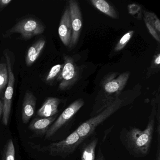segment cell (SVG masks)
<instances>
[{
    "label": "cell",
    "instance_id": "1",
    "mask_svg": "<svg viewBox=\"0 0 160 160\" xmlns=\"http://www.w3.org/2000/svg\"><path fill=\"white\" fill-rule=\"evenodd\" d=\"M156 106L153 105L148 117L146 129L141 131L135 127L123 128L120 134V139L123 147L132 156L145 157L150 150L156 119Z\"/></svg>",
    "mask_w": 160,
    "mask_h": 160
},
{
    "label": "cell",
    "instance_id": "2",
    "mask_svg": "<svg viewBox=\"0 0 160 160\" xmlns=\"http://www.w3.org/2000/svg\"><path fill=\"white\" fill-rule=\"evenodd\" d=\"M123 106L124 101L118 97L111 104L98 115L92 117L82 123L76 131L82 139L85 140L94 133L98 126Z\"/></svg>",
    "mask_w": 160,
    "mask_h": 160
},
{
    "label": "cell",
    "instance_id": "3",
    "mask_svg": "<svg viewBox=\"0 0 160 160\" xmlns=\"http://www.w3.org/2000/svg\"><path fill=\"white\" fill-rule=\"evenodd\" d=\"M84 140L80 137L75 130L62 141L37 148L40 151L48 152L51 156L65 158L73 153Z\"/></svg>",
    "mask_w": 160,
    "mask_h": 160
},
{
    "label": "cell",
    "instance_id": "4",
    "mask_svg": "<svg viewBox=\"0 0 160 160\" xmlns=\"http://www.w3.org/2000/svg\"><path fill=\"white\" fill-rule=\"evenodd\" d=\"M45 27L38 19L33 18H25L19 21L13 27L6 32L3 37H8L12 34L18 33L20 38L28 40L36 35L43 33Z\"/></svg>",
    "mask_w": 160,
    "mask_h": 160
},
{
    "label": "cell",
    "instance_id": "5",
    "mask_svg": "<svg viewBox=\"0 0 160 160\" xmlns=\"http://www.w3.org/2000/svg\"><path fill=\"white\" fill-rule=\"evenodd\" d=\"M63 68L57 80L59 81L58 88L60 91H65L72 87L78 80L79 76V68L77 66L73 59L64 55Z\"/></svg>",
    "mask_w": 160,
    "mask_h": 160
},
{
    "label": "cell",
    "instance_id": "6",
    "mask_svg": "<svg viewBox=\"0 0 160 160\" xmlns=\"http://www.w3.org/2000/svg\"><path fill=\"white\" fill-rule=\"evenodd\" d=\"M6 59V65L8 73V82L7 88L5 89L3 97V113H2V122L4 126H7L9 123L12 109V101L14 93V75L12 71V62L8 52H4Z\"/></svg>",
    "mask_w": 160,
    "mask_h": 160
},
{
    "label": "cell",
    "instance_id": "7",
    "mask_svg": "<svg viewBox=\"0 0 160 160\" xmlns=\"http://www.w3.org/2000/svg\"><path fill=\"white\" fill-rule=\"evenodd\" d=\"M85 104L82 99H78L71 103L51 124L45 134V138H50L60 129L73 118L76 114Z\"/></svg>",
    "mask_w": 160,
    "mask_h": 160
},
{
    "label": "cell",
    "instance_id": "8",
    "mask_svg": "<svg viewBox=\"0 0 160 160\" xmlns=\"http://www.w3.org/2000/svg\"><path fill=\"white\" fill-rule=\"evenodd\" d=\"M69 8L71 16L72 27V35L70 48L75 47L78 42L82 30V16L80 7L78 2L75 0H70L69 2Z\"/></svg>",
    "mask_w": 160,
    "mask_h": 160
},
{
    "label": "cell",
    "instance_id": "9",
    "mask_svg": "<svg viewBox=\"0 0 160 160\" xmlns=\"http://www.w3.org/2000/svg\"><path fill=\"white\" fill-rule=\"evenodd\" d=\"M60 39L65 46L69 47L72 35V27L69 6L65 8L61 18L58 28Z\"/></svg>",
    "mask_w": 160,
    "mask_h": 160
},
{
    "label": "cell",
    "instance_id": "10",
    "mask_svg": "<svg viewBox=\"0 0 160 160\" xmlns=\"http://www.w3.org/2000/svg\"><path fill=\"white\" fill-rule=\"evenodd\" d=\"M36 105V98L32 92L27 90L23 99L22 119L24 123L29 122L34 115Z\"/></svg>",
    "mask_w": 160,
    "mask_h": 160
},
{
    "label": "cell",
    "instance_id": "11",
    "mask_svg": "<svg viewBox=\"0 0 160 160\" xmlns=\"http://www.w3.org/2000/svg\"><path fill=\"white\" fill-rule=\"evenodd\" d=\"M93 134L85 139L80 145L81 160H95L98 139L95 134Z\"/></svg>",
    "mask_w": 160,
    "mask_h": 160
},
{
    "label": "cell",
    "instance_id": "12",
    "mask_svg": "<svg viewBox=\"0 0 160 160\" xmlns=\"http://www.w3.org/2000/svg\"><path fill=\"white\" fill-rule=\"evenodd\" d=\"M61 101L56 97H48L37 111V115L41 118H49L57 115Z\"/></svg>",
    "mask_w": 160,
    "mask_h": 160
},
{
    "label": "cell",
    "instance_id": "13",
    "mask_svg": "<svg viewBox=\"0 0 160 160\" xmlns=\"http://www.w3.org/2000/svg\"><path fill=\"white\" fill-rule=\"evenodd\" d=\"M58 115L49 118H36L31 122L29 128L37 134L45 135L51 124L57 119Z\"/></svg>",
    "mask_w": 160,
    "mask_h": 160
},
{
    "label": "cell",
    "instance_id": "14",
    "mask_svg": "<svg viewBox=\"0 0 160 160\" xmlns=\"http://www.w3.org/2000/svg\"><path fill=\"white\" fill-rule=\"evenodd\" d=\"M46 43L45 40L42 38L29 48L26 57V63L27 66H31L37 60L44 48Z\"/></svg>",
    "mask_w": 160,
    "mask_h": 160
},
{
    "label": "cell",
    "instance_id": "15",
    "mask_svg": "<svg viewBox=\"0 0 160 160\" xmlns=\"http://www.w3.org/2000/svg\"><path fill=\"white\" fill-rule=\"evenodd\" d=\"M90 2L100 12L114 19L118 18V14L114 7L105 0H91Z\"/></svg>",
    "mask_w": 160,
    "mask_h": 160
},
{
    "label": "cell",
    "instance_id": "16",
    "mask_svg": "<svg viewBox=\"0 0 160 160\" xmlns=\"http://www.w3.org/2000/svg\"><path fill=\"white\" fill-rule=\"evenodd\" d=\"M15 148L12 139L8 140L2 152V160H15Z\"/></svg>",
    "mask_w": 160,
    "mask_h": 160
},
{
    "label": "cell",
    "instance_id": "17",
    "mask_svg": "<svg viewBox=\"0 0 160 160\" xmlns=\"http://www.w3.org/2000/svg\"><path fill=\"white\" fill-rule=\"evenodd\" d=\"M63 66V64H57L53 66L45 78V82L48 84H51L56 79L57 80L61 73Z\"/></svg>",
    "mask_w": 160,
    "mask_h": 160
},
{
    "label": "cell",
    "instance_id": "18",
    "mask_svg": "<svg viewBox=\"0 0 160 160\" xmlns=\"http://www.w3.org/2000/svg\"><path fill=\"white\" fill-rule=\"evenodd\" d=\"M8 73L6 63H0V95L8 85Z\"/></svg>",
    "mask_w": 160,
    "mask_h": 160
},
{
    "label": "cell",
    "instance_id": "19",
    "mask_svg": "<svg viewBox=\"0 0 160 160\" xmlns=\"http://www.w3.org/2000/svg\"><path fill=\"white\" fill-rule=\"evenodd\" d=\"M145 21L150 24L156 30L158 33L160 32V21L156 15L153 13L145 11L144 12Z\"/></svg>",
    "mask_w": 160,
    "mask_h": 160
},
{
    "label": "cell",
    "instance_id": "20",
    "mask_svg": "<svg viewBox=\"0 0 160 160\" xmlns=\"http://www.w3.org/2000/svg\"><path fill=\"white\" fill-rule=\"evenodd\" d=\"M134 33V31H130L125 33L121 39L118 42L115 48V51L116 52L122 50L128 43V42L130 41Z\"/></svg>",
    "mask_w": 160,
    "mask_h": 160
},
{
    "label": "cell",
    "instance_id": "21",
    "mask_svg": "<svg viewBox=\"0 0 160 160\" xmlns=\"http://www.w3.org/2000/svg\"><path fill=\"white\" fill-rule=\"evenodd\" d=\"M145 24L147 26L148 30L149 32L151 34L152 36L158 42H160V34L157 32L156 30L149 23H148L147 21H145Z\"/></svg>",
    "mask_w": 160,
    "mask_h": 160
},
{
    "label": "cell",
    "instance_id": "22",
    "mask_svg": "<svg viewBox=\"0 0 160 160\" xmlns=\"http://www.w3.org/2000/svg\"><path fill=\"white\" fill-rule=\"evenodd\" d=\"M128 11L130 15L132 16H136V14H138L141 10V7L138 4L133 3L130 4L128 6Z\"/></svg>",
    "mask_w": 160,
    "mask_h": 160
},
{
    "label": "cell",
    "instance_id": "23",
    "mask_svg": "<svg viewBox=\"0 0 160 160\" xmlns=\"http://www.w3.org/2000/svg\"><path fill=\"white\" fill-rule=\"evenodd\" d=\"M12 2L11 0H0V11L3 10Z\"/></svg>",
    "mask_w": 160,
    "mask_h": 160
},
{
    "label": "cell",
    "instance_id": "24",
    "mask_svg": "<svg viewBox=\"0 0 160 160\" xmlns=\"http://www.w3.org/2000/svg\"><path fill=\"white\" fill-rule=\"evenodd\" d=\"M95 160H107L105 157L104 155L102 152L101 147H99V149H98L97 156L95 157Z\"/></svg>",
    "mask_w": 160,
    "mask_h": 160
},
{
    "label": "cell",
    "instance_id": "25",
    "mask_svg": "<svg viewBox=\"0 0 160 160\" xmlns=\"http://www.w3.org/2000/svg\"><path fill=\"white\" fill-rule=\"evenodd\" d=\"M153 64L156 65V67L158 66L159 67L160 64V55L158 53L155 57H154V60H153Z\"/></svg>",
    "mask_w": 160,
    "mask_h": 160
},
{
    "label": "cell",
    "instance_id": "26",
    "mask_svg": "<svg viewBox=\"0 0 160 160\" xmlns=\"http://www.w3.org/2000/svg\"><path fill=\"white\" fill-rule=\"evenodd\" d=\"M155 160H160V143H158Z\"/></svg>",
    "mask_w": 160,
    "mask_h": 160
},
{
    "label": "cell",
    "instance_id": "27",
    "mask_svg": "<svg viewBox=\"0 0 160 160\" xmlns=\"http://www.w3.org/2000/svg\"><path fill=\"white\" fill-rule=\"evenodd\" d=\"M3 102L1 100H0V122L2 118V113H3Z\"/></svg>",
    "mask_w": 160,
    "mask_h": 160
}]
</instances>
